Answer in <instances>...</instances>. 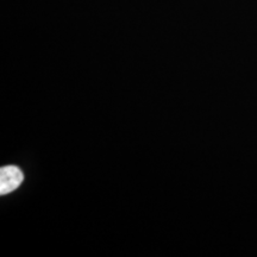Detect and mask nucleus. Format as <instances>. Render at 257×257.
<instances>
[{"label":"nucleus","mask_w":257,"mask_h":257,"mask_svg":"<svg viewBox=\"0 0 257 257\" xmlns=\"http://www.w3.org/2000/svg\"><path fill=\"white\" fill-rule=\"evenodd\" d=\"M24 175L18 167L8 166L0 169V194L14 192L23 182Z\"/></svg>","instance_id":"nucleus-1"}]
</instances>
